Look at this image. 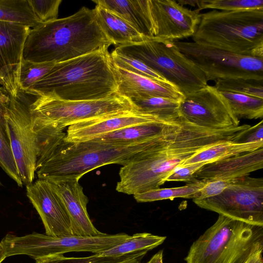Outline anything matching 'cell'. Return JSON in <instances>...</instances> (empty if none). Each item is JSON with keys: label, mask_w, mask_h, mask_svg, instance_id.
<instances>
[{"label": "cell", "mask_w": 263, "mask_h": 263, "mask_svg": "<svg viewBox=\"0 0 263 263\" xmlns=\"http://www.w3.org/2000/svg\"><path fill=\"white\" fill-rule=\"evenodd\" d=\"M263 251V226L222 215L190 247L186 263H245Z\"/></svg>", "instance_id": "7"}, {"label": "cell", "mask_w": 263, "mask_h": 263, "mask_svg": "<svg viewBox=\"0 0 263 263\" xmlns=\"http://www.w3.org/2000/svg\"><path fill=\"white\" fill-rule=\"evenodd\" d=\"M149 233H136L125 241L102 252L103 256H121L141 251H149L161 245L166 239Z\"/></svg>", "instance_id": "27"}, {"label": "cell", "mask_w": 263, "mask_h": 263, "mask_svg": "<svg viewBox=\"0 0 263 263\" xmlns=\"http://www.w3.org/2000/svg\"><path fill=\"white\" fill-rule=\"evenodd\" d=\"M180 118L195 125L224 129L239 125L224 96L214 86L186 94L179 102Z\"/></svg>", "instance_id": "13"}, {"label": "cell", "mask_w": 263, "mask_h": 263, "mask_svg": "<svg viewBox=\"0 0 263 263\" xmlns=\"http://www.w3.org/2000/svg\"><path fill=\"white\" fill-rule=\"evenodd\" d=\"M143 251H144L116 256L95 254L87 257H68L64 256L63 254H56L37 258L35 259V263H120L138 255Z\"/></svg>", "instance_id": "33"}, {"label": "cell", "mask_w": 263, "mask_h": 263, "mask_svg": "<svg viewBox=\"0 0 263 263\" xmlns=\"http://www.w3.org/2000/svg\"><path fill=\"white\" fill-rule=\"evenodd\" d=\"M125 233L103 234L95 237L76 235L49 236L33 232L22 236L6 235L1 241L7 257L26 255L35 260L52 255L70 252H89L97 254L107 250L126 240Z\"/></svg>", "instance_id": "9"}, {"label": "cell", "mask_w": 263, "mask_h": 263, "mask_svg": "<svg viewBox=\"0 0 263 263\" xmlns=\"http://www.w3.org/2000/svg\"><path fill=\"white\" fill-rule=\"evenodd\" d=\"M31 28L17 23L0 21V86L13 97L18 90V71Z\"/></svg>", "instance_id": "16"}, {"label": "cell", "mask_w": 263, "mask_h": 263, "mask_svg": "<svg viewBox=\"0 0 263 263\" xmlns=\"http://www.w3.org/2000/svg\"><path fill=\"white\" fill-rule=\"evenodd\" d=\"M33 12L42 23L58 19L61 0H29Z\"/></svg>", "instance_id": "36"}, {"label": "cell", "mask_w": 263, "mask_h": 263, "mask_svg": "<svg viewBox=\"0 0 263 263\" xmlns=\"http://www.w3.org/2000/svg\"><path fill=\"white\" fill-rule=\"evenodd\" d=\"M206 183V180H197L194 182L180 187L160 189L157 188L135 194V199L138 202H152L164 199L173 200L175 198L189 197L200 190Z\"/></svg>", "instance_id": "30"}, {"label": "cell", "mask_w": 263, "mask_h": 263, "mask_svg": "<svg viewBox=\"0 0 263 263\" xmlns=\"http://www.w3.org/2000/svg\"><path fill=\"white\" fill-rule=\"evenodd\" d=\"M113 65L118 83V93L132 101L162 97L180 101L184 97L171 84L158 82L123 69L114 63Z\"/></svg>", "instance_id": "19"}, {"label": "cell", "mask_w": 263, "mask_h": 263, "mask_svg": "<svg viewBox=\"0 0 263 263\" xmlns=\"http://www.w3.org/2000/svg\"><path fill=\"white\" fill-rule=\"evenodd\" d=\"M163 250H161L156 253L147 263H163Z\"/></svg>", "instance_id": "42"}, {"label": "cell", "mask_w": 263, "mask_h": 263, "mask_svg": "<svg viewBox=\"0 0 263 263\" xmlns=\"http://www.w3.org/2000/svg\"><path fill=\"white\" fill-rule=\"evenodd\" d=\"M93 10L100 26L112 44L122 45L144 39L128 23L107 9L96 5Z\"/></svg>", "instance_id": "23"}, {"label": "cell", "mask_w": 263, "mask_h": 263, "mask_svg": "<svg viewBox=\"0 0 263 263\" xmlns=\"http://www.w3.org/2000/svg\"><path fill=\"white\" fill-rule=\"evenodd\" d=\"M177 3H178L179 4L181 5L188 4L189 5H191L192 6H197V1H177Z\"/></svg>", "instance_id": "44"}, {"label": "cell", "mask_w": 263, "mask_h": 263, "mask_svg": "<svg viewBox=\"0 0 263 263\" xmlns=\"http://www.w3.org/2000/svg\"><path fill=\"white\" fill-rule=\"evenodd\" d=\"M93 2L123 19L144 37H154L148 0H96Z\"/></svg>", "instance_id": "21"}, {"label": "cell", "mask_w": 263, "mask_h": 263, "mask_svg": "<svg viewBox=\"0 0 263 263\" xmlns=\"http://www.w3.org/2000/svg\"><path fill=\"white\" fill-rule=\"evenodd\" d=\"M118 83L108 48L56 63L30 92L65 101L107 99L118 95Z\"/></svg>", "instance_id": "3"}, {"label": "cell", "mask_w": 263, "mask_h": 263, "mask_svg": "<svg viewBox=\"0 0 263 263\" xmlns=\"http://www.w3.org/2000/svg\"><path fill=\"white\" fill-rule=\"evenodd\" d=\"M215 87L219 91L248 95L263 98V79L227 78L216 81Z\"/></svg>", "instance_id": "31"}, {"label": "cell", "mask_w": 263, "mask_h": 263, "mask_svg": "<svg viewBox=\"0 0 263 263\" xmlns=\"http://www.w3.org/2000/svg\"><path fill=\"white\" fill-rule=\"evenodd\" d=\"M180 123L156 121L125 127L92 139L117 143H134L149 140L171 130Z\"/></svg>", "instance_id": "22"}, {"label": "cell", "mask_w": 263, "mask_h": 263, "mask_svg": "<svg viewBox=\"0 0 263 263\" xmlns=\"http://www.w3.org/2000/svg\"><path fill=\"white\" fill-rule=\"evenodd\" d=\"M154 37L170 41L192 36L200 22V11L173 0H148Z\"/></svg>", "instance_id": "14"}, {"label": "cell", "mask_w": 263, "mask_h": 263, "mask_svg": "<svg viewBox=\"0 0 263 263\" xmlns=\"http://www.w3.org/2000/svg\"><path fill=\"white\" fill-rule=\"evenodd\" d=\"M55 62H33L22 59L17 80L18 90L27 91L45 76Z\"/></svg>", "instance_id": "32"}, {"label": "cell", "mask_w": 263, "mask_h": 263, "mask_svg": "<svg viewBox=\"0 0 263 263\" xmlns=\"http://www.w3.org/2000/svg\"><path fill=\"white\" fill-rule=\"evenodd\" d=\"M180 118V123L154 138L136 159L121 167L116 191L135 195L159 188L186 160L217 143L233 141L249 128L244 124L224 129L200 127Z\"/></svg>", "instance_id": "1"}, {"label": "cell", "mask_w": 263, "mask_h": 263, "mask_svg": "<svg viewBox=\"0 0 263 263\" xmlns=\"http://www.w3.org/2000/svg\"><path fill=\"white\" fill-rule=\"evenodd\" d=\"M227 100L234 115L239 119H257L263 117V98L220 91Z\"/></svg>", "instance_id": "28"}, {"label": "cell", "mask_w": 263, "mask_h": 263, "mask_svg": "<svg viewBox=\"0 0 263 263\" xmlns=\"http://www.w3.org/2000/svg\"><path fill=\"white\" fill-rule=\"evenodd\" d=\"M153 139L117 143L95 139L68 142L63 138L37 159L35 172L39 179L53 183L79 181L99 167L109 164L126 165L139 156Z\"/></svg>", "instance_id": "4"}, {"label": "cell", "mask_w": 263, "mask_h": 263, "mask_svg": "<svg viewBox=\"0 0 263 263\" xmlns=\"http://www.w3.org/2000/svg\"><path fill=\"white\" fill-rule=\"evenodd\" d=\"M140 112L153 116L158 119L175 122L180 118V101L162 97H150L132 101Z\"/></svg>", "instance_id": "26"}, {"label": "cell", "mask_w": 263, "mask_h": 263, "mask_svg": "<svg viewBox=\"0 0 263 263\" xmlns=\"http://www.w3.org/2000/svg\"><path fill=\"white\" fill-rule=\"evenodd\" d=\"M1 181H0V185H1Z\"/></svg>", "instance_id": "45"}, {"label": "cell", "mask_w": 263, "mask_h": 263, "mask_svg": "<svg viewBox=\"0 0 263 263\" xmlns=\"http://www.w3.org/2000/svg\"><path fill=\"white\" fill-rule=\"evenodd\" d=\"M52 183L64 203L73 235L95 237L103 234L95 228L89 218L87 211L89 200L79 181L70 180Z\"/></svg>", "instance_id": "18"}, {"label": "cell", "mask_w": 263, "mask_h": 263, "mask_svg": "<svg viewBox=\"0 0 263 263\" xmlns=\"http://www.w3.org/2000/svg\"><path fill=\"white\" fill-rule=\"evenodd\" d=\"M0 21L17 23L31 28L41 23L29 0H0Z\"/></svg>", "instance_id": "29"}, {"label": "cell", "mask_w": 263, "mask_h": 263, "mask_svg": "<svg viewBox=\"0 0 263 263\" xmlns=\"http://www.w3.org/2000/svg\"><path fill=\"white\" fill-rule=\"evenodd\" d=\"M208 81L227 78L263 79V57L237 54L195 42L174 41Z\"/></svg>", "instance_id": "10"}, {"label": "cell", "mask_w": 263, "mask_h": 263, "mask_svg": "<svg viewBox=\"0 0 263 263\" xmlns=\"http://www.w3.org/2000/svg\"><path fill=\"white\" fill-rule=\"evenodd\" d=\"M10 100V95L0 86V166L18 186L22 187L23 184L11 148L5 118Z\"/></svg>", "instance_id": "25"}, {"label": "cell", "mask_w": 263, "mask_h": 263, "mask_svg": "<svg viewBox=\"0 0 263 263\" xmlns=\"http://www.w3.org/2000/svg\"><path fill=\"white\" fill-rule=\"evenodd\" d=\"M115 50L141 61L175 86L184 96L208 85L203 72L173 41L147 38L117 46Z\"/></svg>", "instance_id": "8"}, {"label": "cell", "mask_w": 263, "mask_h": 263, "mask_svg": "<svg viewBox=\"0 0 263 263\" xmlns=\"http://www.w3.org/2000/svg\"><path fill=\"white\" fill-rule=\"evenodd\" d=\"M26 186L27 196L39 214L46 234L52 236L73 235L67 211L54 184L38 179Z\"/></svg>", "instance_id": "15"}, {"label": "cell", "mask_w": 263, "mask_h": 263, "mask_svg": "<svg viewBox=\"0 0 263 263\" xmlns=\"http://www.w3.org/2000/svg\"><path fill=\"white\" fill-rule=\"evenodd\" d=\"M26 93L31 129L39 149L62 137L65 127L73 124L107 115L139 112L130 99L119 94L104 99L65 101L29 91Z\"/></svg>", "instance_id": "5"}, {"label": "cell", "mask_w": 263, "mask_h": 263, "mask_svg": "<svg viewBox=\"0 0 263 263\" xmlns=\"http://www.w3.org/2000/svg\"><path fill=\"white\" fill-rule=\"evenodd\" d=\"M199 10L210 9L233 11L263 8V0H201L197 1Z\"/></svg>", "instance_id": "35"}, {"label": "cell", "mask_w": 263, "mask_h": 263, "mask_svg": "<svg viewBox=\"0 0 263 263\" xmlns=\"http://www.w3.org/2000/svg\"><path fill=\"white\" fill-rule=\"evenodd\" d=\"M231 181L225 180L206 181L203 187L191 195L188 199H192L193 200H199L218 195L230 183Z\"/></svg>", "instance_id": "38"}, {"label": "cell", "mask_w": 263, "mask_h": 263, "mask_svg": "<svg viewBox=\"0 0 263 263\" xmlns=\"http://www.w3.org/2000/svg\"><path fill=\"white\" fill-rule=\"evenodd\" d=\"M263 147V141L238 143L226 141L214 144L196 154L180 166L198 162L211 163L217 160L249 153Z\"/></svg>", "instance_id": "24"}, {"label": "cell", "mask_w": 263, "mask_h": 263, "mask_svg": "<svg viewBox=\"0 0 263 263\" xmlns=\"http://www.w3.org/2000/svg\"><path fill=\"white\" fill-rule=\"evenodd\" d=\"M233 141L238 143L263 141V121L242 131Z\"/></svg>", "instance_id": "39"}, {"label": "cell", "mask_w": 263, "mask_h": 263, "mask_svg": "<svg viewBox=\"0 0 263 263\" xmlns=\"http://www.w3.org/2000/svg\"><path fill=\"white\" fill-rule=\"evenodd\" d=\"M11 148L23 184H31L39 156L37 139L31 129L26 93L10 95L5 115Z\"/></svg>", "instance_id": "12"}, {"label": "cell", "mask_w": 263, "mask_h": 263, "mask_svg": "<svg viewBox=\"0 0 263 263\" xmlns=\"http://www.w3.org/2000/svg\"><path fill=\"white\" fill-rule=\"evenodd\" d=\"M148 251H144L142 252L138 255L127 259L120 263H141V260L145 256Z\"/></svg>", "instance_id": "41"}, {"label": "cell", "mask_w": 263, "mask_h": 263, "mask_svg": "<svg viewBox=\"0 0 263 263\" xmlns=\"http://www.w3.org/2000/svg\"><path fill=\"white\" fill-rule=\"evenodd\" d=\"M263 167V147L237 156L209 163L194 174L197 180H232L249 176Z\"/></svg>", "instance_id": "20"}, {"label": "cell", "mask_w": 263, "mask_h": 263, "mask_svg": "<svg viewBox=\"0 0 263 263\" xmlns=\"http://www.w3.org/2000/svg\"><path fill=\"white\" fill-rule=\"evenodd\" d=\"M7 257L3 245L0 242V263H2Z\"/></svg>", "instance_id": "43"}, {"label": "cell", "mask_w": 263, "mask_h": 263, "mask_svg": "<svg viewBox=\"0 0 263 263\" xmlns=\"http://www.w3.org/2000/svg\"><path fill=\"white\" fill-rule=\"evenodd\" d=\"M208 162H198L176 168L166 178V181H185L187 183L197 180L195 173Z\"/></svg>", "instance_id": "37"}, {"label": "cell", "mask_w": 263, "mask_h": 263, "mask_svg": "<svg viewBox=\"0 0 263 263\" xmlns=\"http://www.w3.org/2000/svg\"><path fill=\"white\" fill-rule=\"evenodd\" d=\"M262 251H258L253 255L245 263H263Z\"/></svg>", "instance_id": "40"}, {"label": "cell", "mask_w": 263, "mask_h": 263, "mask_svg": "<svg viewBox=\"0 0 263 263\" xmlns=\"http://www.w3.org/2000/svg\"><path fill=\"white\" fill-rule=\"evenodd\" d=\"M110 56L113 63L123 69L158 82L170 84L159 73L138 60L115 50L110 53Z\"/></svg>", "instance_id": "34"}, {"label": "cell", "mask_w": 263, "mask_h": 263, "mask_svg": "<svg viewBox=\"0 0 263 263\" xmlns=\"http://www.w3.org/2000/svg\"><path fill=\"white\" fill-rule=\"evenodd\" d=\"M112 44L93 9L82 7L69 16L40 23L25 41L23 59L33 62H63Z\"/></svg>", "instance_id": "2"}, {"label": "cell", "mask_w": 263, "mask_h": 263, "mask_svg": "<svg viewBox=\"0 0 263 263\" xmlns=\"http://www.w3.org/2000/svg\"><path fill=\"white\" fill-rule=\"evenodd\" d=\"M198 206L249 224L263 226V179L232 180L218 195L193 200Z\"/></svg>", "instance_id": "11"}, {"label": "cell", "mask_w": 263, "mask_h": 263, "mask_svg": "<svg viewBox=\"0 0 263 263\" xmlns=\"http://www.w3.org/2000/svg\"><path fill=\"white\" fill-rule=\"evenodd\" d=\"M193 42L231 52L263 57V8L200 13Z\"/></svg>", "instance_id": "6"}, {"label": "cell", "mask_w": 263, "mask_h": 263, "mask_svg": "<svg viewBox=\"0 0 263 263\" xmlns=\"http://www.w3.org/2000/svg\"><path fill=\"white\" fill-rule=\"evenodd\" d=\"M156 121L161 120L140 112L107 115L68 126L64 140L68 142L85 141L125 127Z\"/></svg>", "instance_id": "17"}]
</instances>
